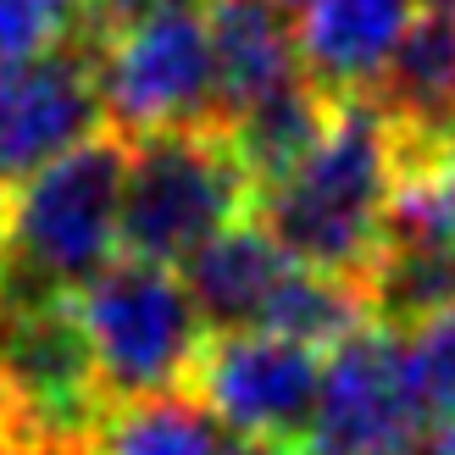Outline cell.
Returning a JSON list of instances; mask_svg holds the SVG:
<instances>
[{
    "label": "cell",
    "instance_id": "obj_9",
    "mask_svg": "<svg viewBox=\"0 0 455 455\" xmlns=\"http://www.w3.org/2000/svg\"><path fill=\"white\" fill-rule=\"evenodd\" d=\"M417 12L422 0H306L294 22L300 73L328 95H367Z\"/></svg>",
    "mask_w": 455,
    "mask_h": 455
},
{
    "label": "cell",
    "instance_id": "obj_2",
    "mask_svg": "<svg viewBox=\"0 0 455 455\" xmlns=\"http://www.w3.org/2000/svg\"><path fill=\"white\" fill-rule=\"evenodd\" d=\"M128 133H95L0 195V306L67 300L123 250Z\"/></svg>",
    "mask_w": 455,
    "mask_h": 455
},
{
    "label": "cell",
    "instance_id": "obj_5",
    "mask_svg": "<svg viewBox=\"0 0 455 455\" xmlns=\"http://www.w3.org/2000/svg\"><path fill=\"white\" fill-rule=\"evenodd\" d=\"M422 383L411 372L405 339L389 323L355 328L323 355V395L306 444L316 455H427Z\"/></svg>",
    "mask_w": 455,
    "mask_h": 455
},
{
    "label": "cell",
    "instance_id": "obj_8",
    "mask_svg": "<svg viewBox=\"0 0 455 455\" xmlns=\"http://www.w3.org/2000/svg\"><path fill=\"white\" fill-rule=\"evenodd\" d=\"M106 117L100 51L67 39L28 61H0V189H17L39 167L95 140Z\"/></svg>",
    "mask_w": 455,
    "mask_h": 455
},
{
    "label": "cell",
    "instance_id": "obj_3",
    "mask_svg": "<svg viewBox=\"0 0 455 455\" xmlns=\"http://www.w3.org/2000/svg\"><path fill=\"white\" fill-rule=\"evenodd\" d=\"M256 178L228 145L222 123L145 133L128 150L123 256L184 267L234 222L256 217Z\"/></svg>",
    "mask_w": 455,
    "mask_h": 455
},
{
    "label": "cell",
    "instance_id": "obj_1",
    "mask_svg": "<svg viewBox=\"0 0 455 455\" xmlns=\"http://www.w3.org/2000/svg\"><path fill=\"white\" fill-rule=\"evenodd\" d=\"M400 172V128L372 95H333L328 128L283 184L256 200V222L300 267L367 283L383 256Z\"/></svg>",
    "mask_w": 455,
    "mask_h": 455
},
{
    "label": "cell",
    "instance_id": "obj_12",
    "mask_svg": "<svg viewBox=\"0 0 455 455\" xmlns=\"http://www.w3.org/2000/svg\"><path fill=\"white\" fill-rule=\"evenodd\" d=\"M367 95L405 133H455V6L434 0L405 28L400 51Z\"/></svg>",
    "mask_w": 455,
    "mask_h": 455
},
{
    "label": "cell",
    "instance_id": "obj_4",
    "mask_svg": "<svg viewBox=\"0 0 455 455\" xmlns=\"http://www.w3.org/2000/svg\"><path fill=\"white\" fill-rule=\"evenodd\" d=\"M73 311L111 405L189 389L195 361L212 339L184 272L140 256H117L95 272L73 294Z\"/></svg>",
    "mask_w": 455,
    "mask_h": 455
},
{
    "label": "cell",
    "instance_id": "obj_7",
    "mask_svg": "<svg viewBox=\"0 0 455 455\" xmlns=\"http://www.w3.org/2000/svg\"><path fill=\"white\" fill-rule=\"evenodd\" d=\"M189 395L239 439H306L323 395V350L283 333H212Z\"/></svg>",
    "mask_w": 455,
    "mask_h": 455
},
{
    "label": "cell",
    "instance_id": "obj_16",
    "mask_svg": "<svg viewBox=\"0 0 455 455\" xmlns=\"http://www.w3.org/2000/svg\"><path fill=\"white\" fill-rule=\"evenodd\" d=\"M405 355L434 417H455V306L405 328Z\"/></svg>",
    "mask_w": 455,
    "mask_h": 455
},
{
    "label": "cell",
    "instance_id": "obj_20",
    "mask_svg": "<svg viewBox=\"0 0 455 455\" xmlns=\"http://www.w3.org/2000/svg\"><path fill=\"white\" fill-rule=\"evenodd\" d=\"M427 455H455V417H444V427L434 434V444H427Z\"/></svg>",
    "mask_w": 455,
    "mask_h": 455
},
{
    "label": "cell",
    "instance_id": "obj_17",
    "mask_svg": "<svg viewBox=\"0 0 455 455\" xmlns=\"http://www.w3.org/2000/svg\"><path fill=\"white\" fill-rule=\"evenodd\" d=\"M178 6H195V0H78V39L100 51L111 34H123V28H133V22H145V17L178 12Z\"/></svg>",
    "mask_w": 455,
    "mask_h": 455
},
{
    "label": "cell",
    "instance_id": "obj_10",
    "mask_svg": "<svg viewBox=\"0 0 455 455\" xmlns=\"http://www.w3.org/2000/svg\"><path fill=\"white\" fill-rule=\"evenodd\" d=\"M212 28V61H217V123L239 117L244 106L267 100L300 73V44L283 6L267 0H212L206 6Z\"/></svg>",
    "mask_w": 455,
    "mask_h": 455
},
{
    "label": "cell",
    "instance_id": "obj_19",
    "mask_svg": "<svg viewBox=\"0 0 455 455\" xmlns=\"http://www.w3.org/2000/svg\"><path fill=\"white\" fill-rule=\"evenodd\" d=\"M0 455H12V400H6V378H0Z\"/></svg>",
    "mask_w": 455,
    "mask_h": 455
},
{
    "label": "cell",
    "instance_id": "obj_22",
    "mask_svg": "<svg viewBox=\"0 0 455 455\" xmlns=\"http://www.w3.org/2000/svg\"><path fill=\"white\" fill-rule=\"evenodd\" d=\"M450 6H455V0H450Z\"/></svg>",
    "mask_w": 455,
    "mask_h": 455
},
{
    "label": "cell",
    "instance_id": "obj_6",
    "mask_svg": "<svg viewBox=\"0 0 455 455\" xmlns=\"http://www.w3.org/2000/svg\"><path fill=\"white\" fill-rule=\"evenodd\" d=\"M100 100L128 140L217 123V61L206 12L178 6L111 34L100 44Z\"/></svg>",
    "mask_w": 455,
    "mask_h": 455
},
{
    "label": "cell",
    "instance_id": "obj_15",
    "mask_svg": "<svg viewBox=\"0 0 455 455\" xmlns=\"http://www.w3.org/2000/svg\"><path fill=\"white\" fill-rule=\"evenodd\" d=\"M78 39V0H0V61H28Z\"/></svg>",
    "mask_w": 455,
    "mask_h": 455
},
{
    "label": "cell",
    "instance_id": "obj_14",
    "mask_svg": "<svg viewBox=\"0 0 455 455\" xmlns=\"http://www.w3.org/2000/svg\"><path fill=\"white\" fill-rule=\"evenodd\" d=\"M89 455H222V422L189 389L123 400L95 422Z\"/></svg>",
    "mask_w": 455,
    "mask_h": 455
},
{
    "label": "cell",
    "instance_id": "obj_18",
    "mask_svg": "<svg viewBox=\"0 0 455 455\" xmlns=\"http://www.w3.org/2000/svg\"><path fill=\"white\" fill-rule=\"evenodd\" d=\"M222 455H316L306 439H239V444H228Z\"/></svg>",
    "mask_w": 455,
    "mask_h": 455
},
{
    "label": "cell",
    "instance_id": "obj_13",
    "mask_svg": "<svg viewBox=\"0 0 455 455\" xmlns=\"http://www.w3.org/2000/svg\"><path fill=\"white\" fill-rule=\"evenodd\" d=\"M328 111H333L328 89H316L311 78H294L283 89H272L267 100L244 106L239 117H228L222 128H228V145H234V156L244 162V172L256 178V189L267 195L272 184H283L311 156V145L323 140V128H328Z\"/></svg>",
    "mask_w": 455,
    "mask_h": 455
},
{
    "label": "cell",
    "instance_id": "obj_21",
    "mask_svg": "<svg viewBox=\"0 0 455 455\" xmlns=\"http://www.w3.org/2000/svg\"><path fill=\"white\" fill-rule=\"evenodd\" d=\"M267 6H306V0H267Z\"/></svg>",
    "mask_w": 455,
    "mask_h": 455
},
{
    "label": "cell",
    "instance_id": "obj_11",
    "mask_svg": "<svg viewBox=\"0 0 455 455\" xmlns=\"http://www.w3.org/2000/svg\"><path fill=\"white\" fill-rule=\"evenodd\" d=\"M289 267H294L289 250L256 217H244L228 234H217L206 250H195L178 272H184V283L195 294L200 316L212 323V333H239V328L261 323L272 289L283 283Z\"/></svg>",
    "mask_w": 455,
    "mask_h": 455
}]
</instances>
